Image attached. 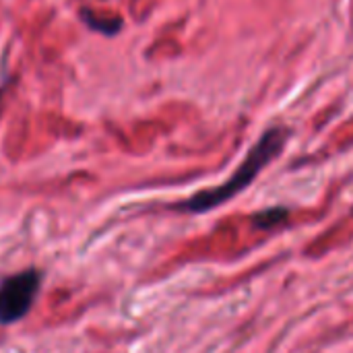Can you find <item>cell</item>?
Returning <instances> with one entry per match:
<instances>
[{"label":"cell","mask_w":353,"mask_h":353,"mask_svg":"<svg viewBox=\"0 0 353 353\" xmlns=\"http://www.w3.org/2000/svg\"><path fill=\"white\" fill-rule=\"evenodd\" d=\"M285 141H288V130L285 128H279V126L269 128L259 139V143L250 149L246 159L240 163V168L232 174V178L228 182H223L221 186L196 192L188 201L180 203L178 209L180 211H190V213H205V211H211V209L223 205L225 201L234 199L238 192L248 188L250 182L265 170V165H269L281 153Z\"/></svg>","instance_id":"1"},{"label":"cell","mask_w":353,"mask_h":353,"mask_svg":"<svg viewBox=\"0 0 353 353\" xmlns=\"http://www.w3.org/2000/svg\"><path fill=\"white\" fill-rule=\"evenodd\" d=\"M41 275L35 269L17 273L0 283V325L21 321L33 306L39 292Z\"/></svg>","instance_id":"2"},{"label":"cell","mask_w":353,"mask_h":353,"mask_svg":"<svg viewBox=\"0 0 353 353\" xmlns=\"http://www.w3.org/2000/svg\"><path fill=\"white\" fill-rule=\"evenodd\" d=\"M79 17L83 19V23L95 31V33H101V35H116L120 29H122V19L120 17H101V14H95L93 10L89 8H81Z\"/></svg>","instance_id":"3"},{"label":"cell","mask_w":353,"mask_h":353,"mask_svg":"<svg viewBox=\"0 0 353 353\" xmlns=\"http://www.w3.org/2000/svg\"><path fill=\"white\" fill-rule=\"evenodd\" d=\"M4 89H6V85H2V87H0V101H2V93H4Z\"/></svg>","instance_id":"4"}]
</instances>
